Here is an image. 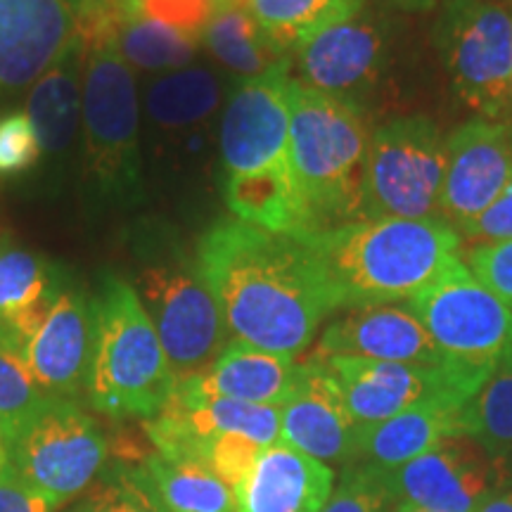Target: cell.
Instances as JSON below:
<instances>
[{
  "label": "cell",
  "instance_id": "6da1fadb",
  "mask_svg": "<svg viewBox=\"0 0 512 512\" xmlns=\"http://www.w3.org/2000/svg\"><path fill=\"white\" fill-rule=\"evenodd\" d=\"M195 266L235 342L299 356L337 311L318 256L304 238L221 219L197 242Z\"/></svg>",
  "mask_w": 512,
  "mask_h": 512
},
{
  "label": "cell",
  "instance_id": "7a4b0ae2",
  "mask_svg": "<svg viewBox=\"0 0 512 512\" xmlns=\"http://www.w3.org/2000/svg\"><path fill=\"white\" fill-rule=\"evenodd\" d=\"M337 309L408 302L463 264L460 235L441 219L354 221L306 235Z\"/></svg>",
  "mask_w": 512,
  "mask_h": 512
},
{
  "label": "cell",
  "instance_id": "3957f363",
  "mask_svg": "<svg viewBox=\"0 0 512 512\" xmlns=\"http://www.w3.org/2000/svg\"><path fill=\"white\" fill-rule=\"evenodd\" d=\"M370 128L351 100L320 93L292 76L290 169L311 235L361 221Z\"/></svg>",
  "mask_w": 512,
  "mask_h": 512
},
{
  "label": "cell",
  "instance_id": "277c9868",
  "mask_svg": "<svg viewBox=\"0 0 512 512\" xmlns=\"http://www.w3.org/2000/svg\"><path fill=\"white\" fill-rule=\"evenodd\" d=\"M95 335L86 392L95 411L114 420H150L176 389L169 358L136 287L105 273L93 297Z\"/></svg>",
  "mask_w": 512,
  "mask_h": 512
},
{
  "label": "cell",
  "instance_id": "5b68a950",
  "mask_svg": "<svg viewBox=\"0 0 512 512\" xmlns=\"http://www.w3.org/2000/svg\"><path fill=\"white\" fill-rule=\"evenodd\" d=\"M83 188L95 209L145 197L138 88L117 36L83 46Z\"/></svg>",
  "mask_w": 512,
  "mask_h": 512
},
{
  "label": "cell",
  "instance_id": "8992f818",
  "mask_svg": "<svg viewBox=\"0 0 512 512\" xmlns=\"http://www.w3.org/2000/svg\"><path fill=\"white\" fill-rule=\"evenodd\" d=\"M446 136L432 119L394 117L370 133L361 221L439 219Z\"/></svg>",
  "mask_w": 512,
  "mask_h": 512
},
{
  "label": "cell",
  "instance_id": "52a82bcc",
  "mask_svg": "<svg viewBox=\"0 0 512 512\" xmlns=\"http://www.w3.org/2000/svg\"><path fill=\"white\" fill-rule=\"evenodd\" d=\"M133 287L155 325L176 384L207 373L228 347L230 335L195 259H183L169 249L159 259L143 261Z\"/></svg>",
  "mask_w": 512,
  "mask_h": 512
},
{
  "label": "cell",
  "instance_id": "ba28073f",
  "mask_svg": "<svg viewBox=\"0 0 512 512\" xmlns=\"http://www.w3.org/2000/svg\"><path fill=\"white\" fill-rule=\"evenodd\" d=\"M434 46L460 102L477 117H510L512 3L444 0L434 24Z\"/></svg>",
  "mask_w": 512,
  "mask_h": 512
},
{
  "label": "cell",
  "instance_id": "9c48e42d",
  "mask_svg": "<svg viewBox=\"0 0 512 512\" xmlns=\"http://www.w3.org/2000/svg\"><path fill=\"white\" fill-rule=\"evenodd\" d=\"M8 465L50 508H60L95 482L105 467V434L72 399H50L5 446Z\"/></svg>",
  "mask_w": 512,
  "mask_h": 512
},
{
  "label": "cell",
  "instance_id": "30bf717a",
  "mask_svg": "<svg viewBox=\"0 0 512 512\" xmlns=\"http://www.w3.org/2000/svg\"><path fill=\"white\" fill-rule=\"evenodd\" d=\"M406 309L430 332L448 366L486 380L512 344V309L460 264L415 294Z\"/></svg>",
  "mask_w": 512,
  "mask_h": 512
},
{
  "label": "cell",
  "instance_id": "8fae6325",
  "mask_svg": "<svg viewBox=\"0 0 512 512\" xmlns=\"http://www.w3.org/2000/svg\"><path fill=\"white\" fill-rule=\"evenodd\" d=\"M318 358V356H316ZM342 389L351 418L370 427L425 403L465 406L486 380L453 366L368 361V358H320Z\"/></svg>",
  "mask_w": 512,
  "mask_h": 512
},
{
  "label": "cell",
  "instance_id": "7c38bea8",
  "mask_svg": "<svg viewBox=\"0 0 512 512\" xmlns=\"http://www.w3.org/2000/svg\"><path fill=\"white\" fill-rule=\"evenodd\" d=\"M292 55L273 69L242 79L221 121L226 176H249L290 164Z\"/></svg>",
  "mask_w": 512,
  "mask_h": 512
},
{
  "label": "cell",
  "instance_id": "4fadbf2b",
  "mask_svg": "<svg viewBox=\"0 0 512 512\" xmlns=\"http://www.w3.org/2000/svg\"><path fill=\"white\" fill-rule=\"evenodd\" d=\"M384 475L396 503L408 501L432 512H477L486 498L501 491L508 467L472 437L456 434Z\"/></svg>",
  "mask_w": 512,
  "mask_h": 512
},
{
  "label": "cell",
  "instance_id": "5bb4252c",
  "mask_svg": "<svg viewBox=\"0 0 512 512\" xmlns=\"http://www.w3.org/2000/svg\"><path fill=\"white\" fill-rule=\"evenodd\" d=\"M387 60V22L361 10L294 48L292 67L297 74L292 76L304 86L361 107V95L380 81Z\"/></svg>",
  "mask_w": 512,
  "mask_h": 512
},
{
  "label": "cell",
  "instance_id": "9a60e30c",
  "mask_svg": "<svg viewBox=\"0 0 512 512\" xmlns=\"http://www.w3.org/2000/svg\"><path fill=\"white\" fill-rule=\"evenodd\" d=\"M512 178V133L505 121L467 119L446 136L439 219L465 228L494 204Z\"/></svg>",
  "mask_w": 512,
  "mask_h": 512
},
{
  "label": "cell",
  "instance_id": "2e32d148",
  "mask_svg": "<svg viewBox=\"0 0 512 512\" xmlns=\"http://www.w3.org/2000/svg\"><path fill=\"white\" fill-rule=\"evenodd\" d=\"M361 432L328 366L316 356L299 363L292 396L280 406V441L325 465L347 467L358 463Z\"/></svg>",
  "mask_w": 512,
  "mask_h": 512
},
{
  "label": "cell",
  "instance_id": "e0dca14e",
  "mask_svg": "<svg viewBox=\"0 0 512 512\" xmlns=\"http://www.w3.org/2000/svg\"><path fill=\"white\" fill-rule=\"evenodd\" d=\"M93 335V299L83 287L67 280L46 323L22 351L31 375L50 396L74 399L86 389Z\"/></svg>",
  "mask_w": 512,
  "mask_h": 512
},
{
  "label": "cell",
  "instance_id": "ac0fdd59",
  "mask_svg": "<svg viewBox=\"0 0 512 512\" xmlns=\"http://www.w3.org/2000/svg\"><path fill=\"white\" fill-rule=\"evenodd\" d=\"M76 38L72 0H0V86L36 83Z\"/></svg>",
  "mask_w": 512,
  "mask_h": 512
},
{
  "label": "cell",
  "instance_id": "d6986e66",
  "mask_svg": "<svg viewBox=\"0 0 512 512\" xmlns=\"http://www.w3.org/2000/svg\"><path fill=\"white\" fill-rule=\"evenodd\" d=\"M318 358L349 356L368 361L413 363V366H446L430 332L406 309V304H380L351 309L323 330Z\"/></svg>",
  "mask_w": 512,
  "mask_h": 512
},
{
  "label": "cell",
  "instance_id": "ffe728a7",
  "mask_svg": "<svg viewBox=\"0 0 512 512\" xmlns=\"http://www.w3.org/2000/svg\"><path fill=\"white\" fill-rule=\"evenodd\" d=\"M335 489L330 465L275 441L261 448L235 489L238 512H320Z\"/></svg>",
  "mask_w": 512,
  "mask_h": 512
},
{
  "label": "cell",
  "instance_id": "44dd1931",
  "mask_svg": "<svg viewBox=\"0 0 512 512\" xmlns=\"http://www.w3.org/2000/svg\"><path fill=\"white\" fill-rule=\"evenodd\" d=\"M297 373L299 363L292 356L273 354L230 339L214 366L188 384L207 396L280 408L292 396Z\"/></svg>",
  "mask_w": 512,
  "mask_h": 512
},
{
  "label": "cell",
  "instance_id": "7402d4cb",
  "mask_svg": "<svg viewBox=\"0 0 512 512\" xmlns=\"http://www.w3.org/2000/svg\"><path fill=\"white\" fill-rule=\"evenodd\" d=\"M463 406L451 403H425L408 408L394 418L363 427L358 463H368L377 470H396L437 448L448 437L463 434L460 427Z\"/></svg>",
  "mask_w": 512,
  "mask_h": 512
},
{
  "label": "cell",
  "instance_id": "603a6c76",
  "mask_svg": "<svg viewBox=\"0 0 512 512\" xmlns=\"http://www.w3.org/2000/svg\"><path fill=\"white\" fill-rule=\"evenodd\" d=\"M83 105V41H76L50 64L31 88L27 117L34 126L41 155L48 159L69 152L81 126Z\"/></svg>",
  "mask_w": 512,
  "mask_h": 512
},
{
  "label": "cell",
  "instance_id": "cb8c5ba5",
  "mask_svg": "<svg viewBox=\"0 0 512 512\" xmlns=\"http://www.w3.org/2000/svg\"><path fill=\"white\" fill-rule=\"evenodd\" d=\"M131 472L164 512H238L235 491L197 460L152 451Z\"/></svg>",
  "mask_w": 512,
  "mask_h": 512
},
{
  "label": "cell",
  "instance_id": "d4e9b609",
  "mask_svg": "<svg viewBox=\"0 0 512 512\" xmlns=\"http://www.w3.org/2000/svg\"><path fill=\"white\" fill-rule=\"evenodd\" d=\"M230 211L240 221L252 223L271 233L306 238L311 223L299 197L290 164L249 176H226L223 188Z\"/></svg>",
  "mask_w": 512,
  "mask_h": 512
},
{
  "label": "cell",
  "instance_id": "484cf974",
  "mask_svg": "<svg viewBox=\"0 0 512 512\" xmlns=\"http://www.w3.org/2000/svg\"><path fill=\"white\" fill-rule=\"evenodd\" d=\"M202 38L209 53L223 67L233 69L245 79L264 74L290 57V53L275 46L266 31L254 22L245 3L216 5L207 29L202 31Z\"/></svg>",
  "mask_w": 512,
  "mask_h": 512
},
{
  "label": "cell",
  "instance_id": "4316f807",
  "mask_svg": "<svg viewBox=\"0 0 512 512\" xmlns=\"http://www.w3.org/2000/svg\"><path fill=\"white\" fill-rule=\"evenodd\" d=\"M254 22L280 50H292L320 31L363 10V0H242Z\"/></svg>",
  "mask_w": 512,
  "mask_h": 512
},
{
  "label": "cell",
  "instance_id": "83f0119b",
  "mask_svg": "<svg viewBox=\"0 0 512 512\" xmlns=\"http://www.w3.org/2000/svg\"><path fill=\"white\" fill-rule=\"evenodd\" d=\"M460 427L494 458L505 460L512 453V344L463 406Z\"/></svg>",
  "mask_w": 512,
  "mask_h": 512
},
{
  "label": "cell",
  "instance_id": "f1b7e54d",
  "mask_svg": "<svg viewBox=\"0 0 512 512\" xmlns=\"http://www.w3.org/2000/svg\"><path fill=\"white\" fill-rule=\"evenodd\" d=\"M221 83L207 69H176L147 91V117L159 128L195 126L219 107Z\"/></svg>",
  "mask_w": 512,
  "mask_h": 512
},
{
  "label": "cell",
  "instance_id": "f546056e",
  "mask_svg": "<svg viewBox=\"0 0 512 512\" xmlns=\"http://www.w3.org/2000/svg\"><path fill=\"white\" fill-rule=\"evenodd\" d=\"M117 46L128 67L133 64L145 72L183 69L197 55V38L166 27L157 19L147 17L143 10H133L131 15L121 19Z\"/></svg>",
  "mask_w": 512,
  "mask_h": 512
},
{
  "label": "cell",
  "instance_id": "4dcf8cb0",
  "mask_svg": "<svg viewBox=\"0 0 512 512\" xmlns=\"http://www.w3.org/2000/svg\"><path fill=\"white\" fill-rule=\"evenodd\" d=\"M55 396H50L31 375L22 347L0 320V432L5 446Z\"/></svg>",
  "mask_w": 512,
  "mask_h": 512
},
{
  "label": "cell",
  "instance_id": "1f68e13d",
  "mask_svg": "<svg viewBox=\"0 0 512 512\" xmlns=\"http://www.w3.org/2000/svg\"><path fill=\"white\" fill-rule=\"evenodd\" d=\"M60 280V268L50 261L3 242L0 245V318L12 316Z\"/></svg>",
  "mask_w": 512,
  "mask_h": 512
},
{
  "label": "cell",
  "instance_id": "d6a6232c",
  "mask_svg": "<svg viewBox=\"0 0 512 512\" xmlns=\"http://www.w3.org/2000/svg\"><path fill=\"white\" fill-rule=\"evenodd\" d=\"M394 503L384 470L368 463L347 465L320 512H387Z\"/></svg>",
  "mask_w": 512,
  "mask_h": 512
},
{
  "label": "cell",
  "instance_id": "836d02e7",
  "mask_svg": "<svg viewBox=\"0 0 512 512\" xmlns=\"http://www.w3.org/2000/svg\"><path fill=\"white\" fill-rule=\"evenodd\" d=\"M261 448L264 446L247 437H240V434H219V437L202 441L195 460L207 465L216 477H221L235 491L245 479L249 467L254 465Z\"/></svg>",
  "mask_w": 512,
  "mask_h": 512
},
{
  "label": "cell",
  "instance_id": "e575fe53",
  "mask_svg": "<svg viewBox=\"0 0 512 512\" xmlns=\"http://www.w3.org/2000/svg\"><path fill=\"white\" fill-rule=\"evenodd\" d=\"M41 145L27 114L0 117V178L22 176L41 162Z\"/></svg>",
  "mask_w": 512,
  "mask_h": 512
},
{
  "label": "cell",
  "instance_id": "d590c367",
  "mask_svg": "<svg viewBox=\"0 0 512 512\" xmlns=\"http://www.w3.org/2000/svg\"><path fill=\"white\" fill-rule=\"evenodd\" d=\"M467 268L486 290L512 309V240L479 245L467 252Z\"/></svg>",
  "mask_w": 512,
  "mask_h": 512
},
{
  "label": "cell",
  "instance_id": "8d00e7d4",
  "mask_svg": "<svg viewBox=\"0 0 512 512\" xmlns=\"http://www.w3.org/2000/svg\"><path fill=\"white\" fill-rule=\"evenodd\" d=\"M79 512H164L155 498L140 486L131 470L119 472L117 477L100 486Z\"/></svg>",
  "mask_w": 512,
  "mask_h": 512
},
{
  "label": "cell",
  "instance_id": "74e56055",
  "mask_svg": "<svg viewBox=\"0 0 512 512\" xmlns=\"http://www.w3.org/2000/svg\"><path fill=\"white\" fill-rule=\"evenodd\" d=\"M140 10L185 36L200 38L216 5L214 0H140Z\"/></svg>",
  "mask_w": 512,
  "mask_h": 512
},
{
  "label": "cell",
  "instance_id": "f35d334b",
  "mask_svg": "<svg viewBox=\"0 0 512 512\" xmlns=\"http://www.w3.org/2000/svg\"><path fill=\"white\" fill-rule=\"evenodd\" d=\"M458 235L460 238L482 242V245L512 240V178L501 195L496 197L494 204L482 211L475 221L460 228Z\"/></svg>",
  "mask_w": 512,
  "mask_h": 512
},
{
  "label": "cell",
  "instance_id": "ab89813d",
  "mask_svg": "<svg viewBox=\"0 0 512 512\" xmlns=\"http://www.w3.org/2000/svg\"><path fill=\"white\" fill-rule=\"evenodd\" d=\"M48 501L38 496L22 477L5 465L0 470V512H50Z\"/></svg>",
  "mask_w": 512,
  "mask_h": 512
},
{
  "label": "cell",
  "instance_id": "60d3db41",
  "mask_svg": "<svg viewBox=\"0 0 512 512\" xmlns=\"http://www.w3.org/2000/svg\"><path fill=\"white\" fill-rule=\"evenodd\" d=\"M477 512H512V491H498L479 505Z\"/></svg>",
  "mask_w": 512,
  "mask_h": 512
},
{
  "label": "cell",
  "instance_id": "b9f144b4",
  "mask_svg": "<svg viewBox=\"0 0 512 512\" xmlns=\"http://www.w3.org/2000/svg\"><path fill=\"white\" fill-rule=\"evenodd\" d=\"M380 3L401 12H427L437 5V0H380Z\"/></svg>",
  "mask_w": 512,
  "mask_h": 512
},
{
  "label": "cell",
  "instance_id": "7bdbcfd3",
  "mask_svg": "<svg viewBox=\"0 0 512 512\" xmlns=\"http://www.w3.org/2000/svg\"><path fill=\"white\" fill-rule=\"evenodd\" d=\"M394 512H432V510H427V508H420V505H415V503H408V501H399L394 505Z\"/></svg>",
  "mask_w": 512,
  "mask_h": 512
},
{
  "label": "cell",
  "instance_id": "ee69618b",
  "mask_svg": "<svg viewBox=\"0 0 512 512\" xmlns=\"http://www.w3.org/2000/svg\"><path fill=\"white\" fill-rule=\"evenodd\" d=\"M5 465H8V451H0V470H3Z\"/></svg>",
  "mask_w": 512,
  "mask_h": 512
},
{
  "label": "cell",
  "instance_id": "f6af8a7d",
  "mask_svg": "<svg viewBox=\"0 0 512 512\" xmlns=\"http://www.w3.org/2000/svg\"><path fill=\"white\" fill-rule=\"evenodd\" d=\"M230 3H242V0H214V5H230Z\"/></svg>",
  "mask_w": 512,
  "mask_h": 512
},
{
  "label": "cell",
  "instance_id": "bcb514c9",
  "mask_svg": "<svg viewBox=\"0 0 512 512\" xmlns=\"http://www.w3.org/2000/svg\"><path fill=\"white\" fill-rule=\"evenodd\" d=\"M0 451H5V441H3V432H0Z\"/></svg>",
  "mask_w": 512,
  "mask_h": 512
},
{
  "label": "cell",
  "instance_id": "7dc6e473",
  "mask_svg": "<svg viewBox=\"0 0 512 512\" xmlns=\"http://www.w3.org/2000/svg\"><path fill=\"white\" fill-rule=\"evenodd\" d=\"M510 107H512V83H510Z\"/></svg>",
  "mask_w": 512,
  "mask_h": 512
},
{
  "label": "cell",
  "instance_id": "c3c4849f",
  "mask_svg": "<svg viewBox=\"0 0 512 512\" xmlns=\"http://www.w3.org/2000/svg\"><path fill=\"white\" fill-rule=\"evenodd\" d=\"M503 3H512V0H503Z\"/></svg>",
  "mask_w": 512,
  "mask_h": 512
}]
</instances>
